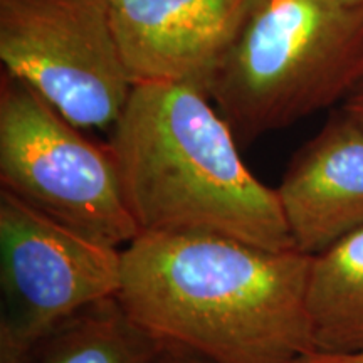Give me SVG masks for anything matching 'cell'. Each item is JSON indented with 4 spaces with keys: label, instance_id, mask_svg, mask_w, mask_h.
<instances>
[{
    "label": "cell",
    "instance_id": "obj_1",
    "mask_svg": "<svg viewBox=\"0 0 363 363\" xmlns=\"http://www.w3.org/2000/svg\"><path fill=\"white\" fill-rule=\"evenodd\" d=\"M311 257L211 233H142L123 249L116 298L158 342L211 363H298L315 352Z\"/></svg>",
    "mask_w": 363,
    "mask_h": 363
},
{
    "label": "cell",
    "instance_id": "obj_2",
    "mask_svg": "<svg viewBox=\"0 0 363 363\" xmlns=\"http://www.w3.org/2000/svg\"><path fill=\"white\" fill-rule=\"evenodd\" d=\"M108 143L140 234L211 233L298 251L276 189L244 165L233 130L199 86L135 84Z\"/></svg>",
    "mask_w": 363,
    "mask_h": 363
},
{
    "label": "cell",
    "instance_id": "obj_3",
    "mask_svg": "<svg viewBox=\"0 0 363 363\" xmlns=\"http://www.w3.org/2000/svg\"><path fill=\"white\" fill-rule=\"evenodd\" d=\"M363 81V2L254 0L203 86L239 147L343 103Z\"/></svg>",
    "mask_w": 363,
    "mask_h": 363
},
{
    "label": "cell",
    "instance_id": "obj_4",
    "mask_svg": "<svg viewBox=\"0 0 363 363\" xmlns=\"http://www.w3.org/2000/svg\"><path fill=\"white\" fill-rule=\"evenodd\" d=\"M24 79L0 81V184L26 206L94 242L123 249L140 229L110 143L81 133Z\"/></svg>",
    "mask_w": 363,
    "mask_h": 363
},
{
    "label": "cell",
    "instance_id": "obj_5",
    "mask_svg": "<svg viewBox=\"0 0 363 363\" xmlns=\"http://www.w3.org/2000/svg\"><path fill=\"white\" fill-rule=\"evenodd\" d=\"M0 59L81 130H111L133 88L108 0H0Z\"/></svg>",
    "mask_w": 363,
    "mask_h": 363
},
{
    "label": "cell",
    "instance_id": "obj_6",
    "mask_svg": "<svg viewBox=\"0 0 363 363\" xmlns=\"http://www.w3.org/2000/svg\"><path fill=\"white\" fill-rule=\"evenodd\" d=\"M0 254V363H27L54 330L120 293L123 249L94 242L2 189Z\"/></svg>",
    "mask_w": 363,
    "mask_h": 363
},
{
    "label": "cell",
    "instance_id": "obj_7",
    "mask_svg": "<svg viewBox=\"0 0 363 363\" xmlns=\"http://www.w3.org/2000/svg\"><path fill=\"white\" fill-rule=\"evenodd\" d=\"M131 83L203 86L254 0H108Z\"/></svg>",
    "mask_w": 363,
    "mask_h": 363
},
{
    "label": "cell",
    "instance_id": "obj_8",
    "mask_svg": "<svg viewBox=\"0 0 363 363\" xmlns=\"http://www.w3.org/2000/svg\"><path fill=\"white\" fill-rule=\"evenodd\" d=\"M294 246L318 256L363 227V126L342 108L301 145L276 187Z\"/></svg>",
    "mask_w": 363,
    "mask_h": 363
},
{
    "label": "cell",
    "instance_id": "obj_9",
    "mask_svg": "<svg viewBox=\"0 0 363 363\" xmlns=\"http://www.w3.org/2000/svg\"><path fill=\"white\" fill-rule=\"evenodd\" d=\"M306 310L315 352H363V227L311 257Z\"/></svg>",
    "mask_w": 363,
    "mask_h": 363
},
{
    "label": "cell",
    "instance_id": "obj_10",
    "mask_svg": "<svg viewBox=\"0 0 363 363\" xmlns=\"http://www.w3.org/2000/svg\"><path fill=\"white\" fill-rule=\"evenodd\" d=\"M163 347L110 298L48 335L27 363H157Z\"/></svg>",
    "mask_w": 363,
    "mask_h": 363
},
{
    "label": "cell",
    "instance_id": "obj_11",
    "mask_svg": "<svg viewBox=\"0 0 363 363\" xmlns=\"http://www.w3.org/2000/svg\"><path fill=\"white\" fill-rule=\"evenodd\" d=\"M298 363H363V352L355 353H321L311 352Z\"/></svg>",
    "mask_w": 363,
    "mask_h": 363
},
{
    "label": "cell",
    "instance_id": "obj_12",
    "mask_svg": "<svg viewBox=\"0 0 363 363\" xmlns=\"http://www.w3.org/2000/svg\"><path fill=\"white\" fill-rule=\"evenodd\" d=\"M342 110L363 126V81L342 103Z\"/></svg>",
    "mask_w": 363,
    "mask_h": 363
},
{
    "label": "cell",
    "instance_id": "obj_13",
    "mask_svg": "<svg viewBox=\"0 0 363 363\" xmlns=\"http://www.w3.org/2000/svg\"><path fill=\"white\" fill-rule=\"evenodd\" d=\"M157 363H211L208 360H203V358L194 355V353L179 350V348L174 347H163V350L158 357Z\"/></svg>",
    "mask_w": 363,
    "mask_h": 363
},
{
    "label": "cell",
    "instance_id": "obj_14",
    "mask_svg": "<svg viewBox=\"0 0 363 363\" xmlns=\"http://www.w3.org/2000/svg\"><path fill=\"white\" fill-rule=\"evenodd\" d=\"M347 2H363V0H347Z\"/></svg>",
    "mask_w": 363,
    "mask_h": 363
}]
</instances>
